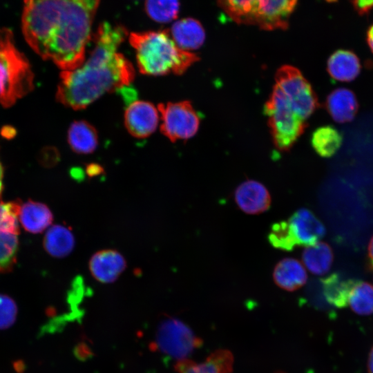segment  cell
I'll return each mask as SVG.
<instances>
[{"mask_svg": "<svg viewBox=\"0 0 373 373\" xmlns=\"http://www.w3.org/2000/svg\"><path fill=\"white\" fill-rule=\"evenodd\" d=\"M53 216L50 209L41 202L28 200L21 205L19 221L28 232L39 233L52 223Z\"/></svg>", "mask_w": 373, "mask_h": 373, "instance_id": "cell-18", "label": "cell"}, {"mask_svg": "<svg viewBox=\"0 0 373 373\" xmlns=\"http://www.w3.org/2000/svg\"><path fill=\"white\" fill-rule=\"evenodd\" d=\"M343 137L340 132L332 126H324L316 129L311 142L316 152L323 157L334 155L340 149Z\"/></svg>", "mask_w": 373, "mask_h": 373, "instance_id": "cell-23", "label": "cell"}, {"mask_svg": "<svg viewBox=\"0 0 373 373\" xmlns=\"http://www.w3.org/2000/svg\"><path fill=\"white\" fill-rule=\"evenodd\" d=\"M302 259L304 265L311 273L322 276L330 269L334 256L329 245L318 242L305 248L303 251Z\"/></svg>", "mask_w": 373, "mask_h": 373, "instance_id": "cell-22", "label": "cell"}, {"mask_svg": "<svg viewBox=\"0 0 373 373\" xmlns=\"http://www.w3.org/2000/svg\"><path fill=\"white\" fill-rule=\"evenodd\" d=\"M352 3L360 15L366 14L373 8V1H354Z\"/></svg>", "mask_w": 373, "mask_h": 373, "instance_id": "cell-31", "label": "cell"}, {"mask_svg": "<svg viewBox=\"0 0 373 373\" xmlns=\"http://www.w3.org/2000/svg\"><path fill=\"white\" fill-rule=\"evenodd\" d=\"M203 344L192 329L182 321L166 316L159 324L151 348L178 361L187 357Z\"/></svg>", "mask_w": 373, "mask_h": 373, "instance_id": "cell-7", "label": "cell"}, {"mask_svg": "<svg viewBox=\"0 0 373 373\" xmlns=\"http://www.w3.org/2000/svg\"><path fill=\"white\" fill-rule=\"evenodd\" d=\"M264 113L275 146L281 151L290 149L303 133L306 123L276 84L265 104Z\"/></svg>", "mask_w": 373, "mask_h": 373, "instance_id": "cell-6", "label": "cell"}, {"mask_svg": "<svg viewBox=\"0 0 373 373\" xmlns=\"http://www.w3.org/2000/svg\"><path fill=\"white\" fill-rule=\"evenodd\" d=\"M367 41L370 48L373 52V24L371 25L367 30Z\"/></svg>", "mask_w": 373, "mask_h": 373, "instance_id": "cell-34", "label": "cell"}, {"mask_svg": "<svg viewBox=\"0 0 373 373\" xmlns=\"http://www.w3.org/2000/svg\"><path fill=\"white\" fill-rule=\"evenodd\" d=\"M21 205L19 201L0 202V232L19 233L18 221Z\"/></svg>", "mask_w": 373, "mask_h": 373, "instance_id": "cell-29", "label": "cell"}, {"mask_svg": "<svg viewBox=\"0 0 373 373\" xmlns=\"http://www.w3.org/2000/svg\"><path fill=\"white\" fill-rule=\"evenodd\" d=\"M367 371L368 373H373V347L371 349L368 356Z\"/></svg>", "mask_w": 373, "mask_h": 373, "instance_id": "cell-35", "label": "cell"}, {"mask_svg": "<svg viewBox=\"0 0 373 373\" xmlns=\"http://www.w3.org/2000/svg\"><path fill=\"white\" fill-rule=\"evenodd\" d=\"M347 305L358 315L373 314V286L366 282L354 281L348 295Z\"/></svg>", "mask_w": 373, "mask_h": 373, "instance_id": "cell-24", "label": "cell"}, {"mask_svg": "<svg viewBox=\"0 0 373 373\" xmlns=\"http://www.w3.org/2000/svg\"><path fill=\"white\" fill-rule=\"evenodd\" d=\"M90 271L97 281H115L126 267L124 257L117 250L104 249L94 254L89 260Z\"/></svg>", "mask_w": 373, "mask_h": 373, "instance_id": "cell-13", "label": "cell"}, {"mask_svg": "<svg viewBox=\"0 0 373 373\" xmlns=\"http://www.w3.org/2000/svg\"><path fill=\"white\" fill-rule=\"evenodd\" d=\"M144 8L147 15L153 21L166 23L178 17L180 3L177 1H147Z\"/></svg>", "mask_w": 373, "mask_h": 373, "instance_id": "cell-27", "label": "cell"}, {"mask_svg": "<svg viewBox=\"0 0 373 373\" xmlns=\"http://www.w3.org/2000/svg\"><path fill=\"white\" fill-rule=\"evenodd\" d=\"M34 73L17 47L12 31L0 28V104L12 106L34 89Z\"/></svg>", "mask_w": 373, "mask_h": 373, "instance_id": "cell-4", "label": "cell"}, {"mask_svg": "<svg viewBox=\"0 0 373 373\" xmlns=\"http://www.w3.org/2000/svg\"><path fill=\"white\" fill-rule=\"evenodd\" d=\"M233 359L229 350L220 349L201 363L188 358L178 361L175 370L178 373H232Z\"/></svg>", "mask_w": 373, "mask_h": 373, "instance_id": "cell-14", "label": "cell"}, {"mask_svg": "<svg viewBox=\"0 0 373 373\" xmlns=\"http://www.w3.org/2000/svg\"><path fill=\"white\" fill-rule=\"evenodd\" d=\"M67 138L71 149L78 154L91 153L98 144L96 129L84 120L75 121L70 124Z\"/></svg>", "mask_w": 373, "mask_h": 373, "instance_id": "cell-20", "label": "cell"}, {"mask_svg": "<svg viewBox=\"0 0 373 373\" xmlns=\"http://www.w3.org/2000/svg\"><path fill=\"white\" fill-rule=\"evenodd\" d=\"M327 67L329 75L341 82H351L361 72L359 59L353 52L347 50H338L332 53Z\"/></svg>", "mask_w": 373, "mask_h": 373, "instance_id": "cell-19", "label": "cell"}, {"mask_svg": "<svg viewBox=\"0 0 373 373\" xmlns=\"http://www.w3.org/2000/svg\"><path fill=\"white\" fill-rule=\"evenodd\" d=\"M160 131L172 142L194 136L199 128L200 118L189 101L160 104Z\"/></svg>", "mask_w": 373, "mask_h": 373, "instance_id": "cell-9", "label": "cell"}, {"mask_svg": "<svg viewBox=\"0 0 373 373\" xmlns=\"http://www.w3.org/2000/svg\"><path fill=\"white\" fill-rule=\"evenodd\" d=\"M296 3L294 0H257L254 25L267 30L287 28L289 18Z\"/></svg>", "mask_w": 373, "mask_h": 373, "instance_id": "cell-11", "label": "cell"}, {"mask_svg": "<svg viewBox=\"0 0 373 373\" xmlns=\"http://www.w3.org/2000/svg\"><path fill=\"white\" fill-rule=\"evenodd\" d=\"M322 222L310 210L302 208L287 220L274 223L268 235L270 244L275 248L291 251L299 246H312L325 235Z\"/></svg>", "mask_w": 373, "mask_h": 373, "instance_id": "cell-5", "label": "cell"}, {"mask_svg": "<svg viewBox=\"0 0 373 373\" xmlns=\"http://www.w3.org/2000/svg\"><path fill=\"white\" fill-rule=\"evenodd\" d=\"M273 278L278 287L293 291L306 283L307 274L300 261L292 258H285L275 266Z\"/></svg>", "mask_w": 373, "mask_h": 373, "instance_id": "cell-16", "label": "cell"}, {"mask_svg": "<svg viewBox=\"0 0 373 373\" xmlns=\"http://www.w3.org/2000/svg\"><path fill=\"white\" fill-rule=\"evenodd\" d=\"M18 247L17 234L0 232V272L12 270L16 263Z\"/></svg>", "mask_w": 373, "mask_h": 373, "instance_id": "cell-28", "label": "cell"}, {"mask_svg": "<svg viewBox=\"0 0 373 373\" xmlns=\"http://www.w3.org/2000/svg\"><path fill=\"white\" fill-rule=\"evenodd\" d=\"M169 32L176 45L185 51L199 48L205 40L202 24L193 18L182 19L175 22Z\"/></svg>", "mask_w": 373, "mask_h": 373, "instance_id": "cell-15", "label": "cell"}, {"mask_svg": "<svg viewBox=\"0 0 373 373\" xmlns=\"http://www.w3.org/2000/svg\"><path fill=\"white\" fill-rule=\"evenodd\" d=\"M367 250L369 265L371 269H373V237L369 242Z\"/></svg>", "mask_w": 373, "mask_h": 373, "instance_id": "cell-33", "label": "cell"}, {"mask_svg": "<svg viewBox=\"0 0 373 373\" xmlns=\"http://www.w3.org/2000/svg\"><path fill=\"white\" fill-rule=\"evenodd\" d=\"M326 107L334 121L345 123L352 121L355 117L358 110V102L352 90L338 88L327 96Z\"/></svg>", "mask_w": 373, "mask_h": 373, "instance_id": "cell-17", "label": "cell"}, {"mask_svg": "<svg viewBox=\"0 0 373 373\" xmlns=\"http://www.w3.org/2000/svg\"><path fill=\"white\" fill-rule=\"evenodd\" d=\"M128 39L138 69L145 75H182L199 60L195 54L180 48L169 30L131 32Z\"/></svg>", "mask_w": 373, "mask_h": 373, "instance_id": "cell-3", "label": "cell"}, {"mask_svg": "<svg viewBox=\"0 0 373 373\" xmlns=\"http://www.w3.org/2000/svg\"><path fill=\"white\" fill-rule=\"evenodd\" d=\"M355 280H343L334 274L323 280L324 292L327 300L338 307L347 305L350 291Z\"/></svg>", "mask_w": 373, "mask_h": 373, "instance_id": "cell-25", "label": "cell"}, {"mask_svg": "<svg viewBox=\"0 0 373 373\" xmlns=\"http://www.w3.org/2000/svg\"><path fill=\"white\" fill-rule=\"evenodd\" d=\"M3 169L1 164V162L0 161V198L1 197L2 191H3Z\"/></svg>", "mask_w": 373, "mask_h": 373, "instance_id": "cell-36", "label": "cell"}, {"mask_svg": "<svg viewBox=\"0 0 373 373\" xmlns=\"http://www.w3.org/2000/svg\"><path fill=\"white\" fill-rule=\"evenodd\" d=\"M43 242L48 254L55 258H64L73 251L75 238L68 227L56 224L48 229Z\"/></svg>", "mask_w": 373, "mask_h": 373, "instance_id": "cell-21", "label": "cell"}, {"mask_svg": "<svg viewBox=\"0 0 373 373\" xmlns=\"http://www.w3.org/2000/svg\"><path fill=\"white\" fill-rule=\"evenodd\" d=\"M160 114L151 102L135 101L124 113V125L128 132L136 138H145L156 129Z\"/></svg>", "mask_w": 373, "mask_h": 373, "instance_id": "cell-10", "label": "cell"}, {"mask_svg": "<svg viewBox=\"0 0 373 373\" xmlns=\"http://www.w3.org/2000/svg\"><path fill=\"white\" fill-rule=\"evenodd\" d=\"M257 0L220 1L218 6L238 23L254 25V15Z\"/></svg>", "mask_w": 373, "mask_h": 373, "instance_id": "cell-26", "label": "cell"}, {"mask_svg": "<svg viewBox=\"0 0 373 373\" xmlns=\"http://www.w3.org/2000/svg\"><path fill=\"white\" fill-rule=\"evenodd\" d=\"M275 81L300 117L305 120L314 113L318 106L317 97L298 69L289 65L283 66L277 70Z\"/></svg>", "mask_w": 373, "mask_h": 373, "instance_id": "cell-8", "label": "cell"}, {"mask_svg": "<svg viewBox=\"0 0 373 373\" xmlns=\"http://www.w3.org/2000/svg\"><path fill=\"white\" fill-rule=\"evenodd\" d=\"M17 306L9 296L0 294V329L10 327L17 316Z\"/></svg>", "mask_w": 373, "mask_h": 373, "instance_id": "cell-30", "label": "cell"}, {"mask_svg": "<svg viewBox=\"0 0 373 373\" xmlns=\"http://www.w3.org/2000/svg\"><path fill=\"white\" fill-rule=\"evenodd\" d=\"M97 0H30L24 1L21 29L30 48L62 71L85 61L91 39Z\"/></svg>", "mask_w": 373, "mask_h": 373, "instance_id": "cell-1", "label": "cell"}, {"mask_svg": "<svg viewBox=\"0 0 373 373\" xmlns=\"http://www.w3.org/2000/svg\"><path fill=\"white\" fill-rule=\"evenodd\" d=\"M104 172L103 167L96 163H90L86 167V173L89 177H96Z\"/></svg>", "mask_w": 373, "mask_h": 373, "instance_id": "cell-32", "label": "cell"}, {"mask_svg": "<svg viewBox=\"0 0 373 373\" xmlns=\"http://www.w3.org/2000/svg\"><path fill=\"white\" fill-rule=\"evenodd\" d=\"M234 198L242 211L253 215L268 210L271 201L267 188L262 183L254 180H248L241 183L235 191Z\"/></svg>", "mask_w": 373, "mask_h": 373, "instance_id": "cell-12", "label": "cell"}, {"mask_svg": "<svg viewBox=\"0 0 373 373\" xmlns=\"http://www.w3.org/2000/svg\"><path fill=\"white\" fill-rule=\"evenodd\" d=\"M128 31L121 25L102 23L94 35L95 46L78 68L62 71L56 99L74 110L86 108L106 93L129 86L135 77L132 64L117 50Z\"/></svg>", "mask_w": 373, "mask_h": 373, "instance_id": "cell-2", "label": "cell"}]
</instances>
